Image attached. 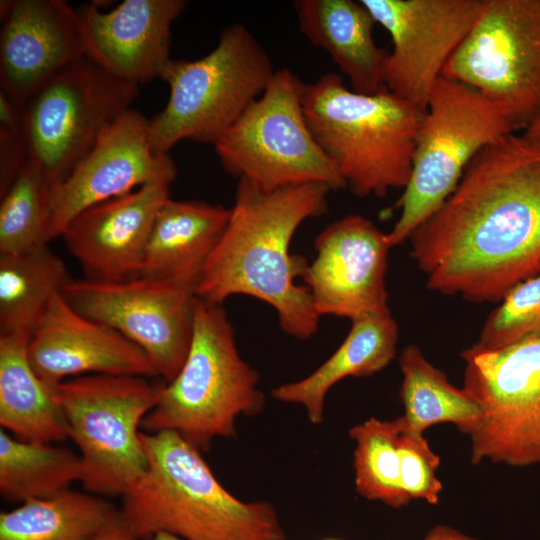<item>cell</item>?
Listing matches in <instances>:
<instances>
[{"mask_svg": "<svg viewBox=\"0 0 540 540\" xmlns=\"http://www.w3.org/2000/svg\"><path fill=\"white\" fill-rule=\"evenodd\" d=\"M60 294L73 309L141 348L166 382L176 377L192 341L193 290L135 276L111 282L71 279Z\"/></svg>", "mask_w": 540, "mask_h": 540, "instance_id": "cell-13", "label": "cell"}, {"mask_svg": "<svg viewBox=\"0 0 540 540\" xmlns=\"http://www.w3.org/2000/svg\"><path fill=\"white\" fill-rule=\"evenodd\" d=\"M259 375L240 355L222 304L196 297L188 355L174 379L162 386L146 415L145 432L174 431L206 450L216 438H234L242 415H256L265 398Z\"/></svg>", "mask_w": 540, "mask_h": 540, "instance_id": "cell-5", "label": "cell"}, {"mask_svg": "<svg viewBox=\"0 0 540 540\" xmlns=\"http://www.w3.org/2000/svg\"><path fill=\"white\" fill-rule=\"evenodd\" d=\"M28 341L0 335V425L22 441L62 442L68 439L64 415L28 360Z\"/></svg>", "mask_w": 540, "mask_h": 540, "instance_id": "cell-24", "label": "cell"}, {"mask_svg": "<svg viewBox=\"0 0 540 540\" xmlns=\"http://www.w3.org/2000/svg\"><path fill=\"white\" fill-rule=\"evenodd\" d=\"M533 147L540 149V119L524 130L521 135Z\"/></svg>", "mask_w": 540, "mask_h": 540, "instance_id": "cell-36", "label": "cell"}, {"mask_svg": "<svg viewBox=\"0 0 540 540\" xmlns=\"http://www.w3.org/2000/svg\"><path fill=\"white\" fill-rule=\"evenodd\" d=\"M138 93L82 57L19 105L28 159L51 185L63 180Z\"/></svg>", "mask_w": 540, "mask_h": 540, "instance_id": "cell-11", "label": "cell"}, {"mask_svg": "<svg viewBox=\"0 0 540 540\" xmlns=\"http://www.w3.org/2000/svg\"><path fill=\"white\" fill-rule=\"evenodd\" d=\"M231 208L167 200L156 214L138 276L194 291L200 272L229 222Z\"/></svg>", "mask_w": 540, "mask_h": 540, "instance_id": "cell-21", "label": "cell"}, {"mask_svg": "<svg viewBox=\"0 0 540 540\" xmlns=\"http://www.w3.org/2000/svg\"><path fill=\"white\" fill-rule=\"evenodd\" d=\"M488 316L475 350H496L540 338V271L512 287Z\"/></svg>", "mask_w": 540, "mask_h": 540, "instance_id": "cell-31", "label": "cell"}, {"mask_svg": "<svg viewBox=\"0 0 540 540\" xmlns=\"http://www.w3.org/2000/svg\"><path fill=\"white\" fill-rule=\"evenodd\" d=\"M409 239L430 290L501 301L540 271V149L515 133L483 148Z\"/></svg>", "mask_w": 540, "mask_h": 540, "instance_id": "cell-1", "label": "cell"}, {"mask_svg": "<svg viewBox=\"0 0 540 540\" xmlns=\"http://www.w3.org/2000/svg\"><path fill=\"white\" fill-rule=\"evenodd\" d=\"M107 500L68 490L0 513V540H93L118 519Z\"/></svg>", "mask_w": 540, "mask_h": 540, "instance_id": "cell-26", "label": "cell"}, {"mask_svg": "<svg viewBox=\"0 0 540 540\" xmlns=\"http://www.w3.org/2000/svg\"><path fill=\"white\" fill-rule=\"evenodd\" d=\"M51 184L28 159L0 197V254L47 245Z\"/></svg>", "mask_w": 540, "mask_h": 540, "instance_id": "cell-30", "label": "cell"}, {"mask_svg": "<svg viewBox=\"0 0 540 540\" xmlns=\"http://www.w3.org/2000/svg\"><path fill=\"white\" fill-rule=\"evenodd\" d=\"M307 124L347 188L358 197H384L409 182L426 110L384 89L349 90L336 73L304 84Z\"/></svg>", "mask_w": 540, "mask_h": 540, "instance_id": "cell-4", "label": "cell"}, {"mask_svg": "<svg viewBox=\"0 0 540 540\" xmlns=\"http://www.w3.org/2000/svg\"><path fill=\"white\" fill-rule=\"evenodd\" d=\"M149 540H184V539L174 536L172 534L161 532V533H157L153 535Z\"/></svg>", "mask_w": 540, "mask_h": 540, "instance_id": "cell-37", "label": "cell"}, {"mask_svg": "<svg viewBox=\"0 0 540 540\" xmlns=\"http://www.w3.org/2000/svg\"><path fill=\"white\" fill-rule=\"evenodd\" d=\"M442 76L499 106L516 131L540 119V0H486Z\"/></svg>", "mask_w": 540, "mask_h": 540, "instance_id": "cell-12", "label": "cell"}, {"mask_svg": "<svg viewBox=\"0 0 540 540\" xmlns=\"http://www.w3.org/2000/svg\"><path fill=\"white\" fill-rule=\"evenodd\" d=\"M402 428L401 417L394 420L371 417L349 430V436L355 443L353 466L357 493L365 499L396 509L411 501L400 479Z\"/></svg>", "mask_w": 540, "mask_h": 540, "instance_id": "cell-29", "label": "cell"}, {"mask_svg": "<svg viewBox=\"0 0 540 540\" xmlns=\"http://www.w3.org/2000/svg\"><path fill=\"white\" fill-rule=\"evenodd\" d=\"M326 540H336V539H326Z\"/></svg>", "mask_w": 540, "mask_h": 540, "instance_id": "cell-38", "label": "cell"}, {"mask_svg": "<svg viewBox=\"0 0 540 540\" xmlns=\"http://www.w3.org/2000/svg\"><path fill=\"white\" fill-rule=\"evenodd\" d=\"M294 7L302 34L330 55L354 92L376 94L386 89L389 53L375 44L376 21L361 1L297 0Z\"/></svg>", "mask_w": 540, "mask_h": 540, "instance_id": "cell-22", "label": "cell"}, {"mask_svg": "<svg viewBox=\"0 0 540 540\" xmlns=\"http://www.w3.org/2000/svg\"><path fill=\"white\" fill-rule=\"evenodd\" d=\"M391 247L387 233L361 215H348L321 231L316 257L302 277L318 315L354 321L390 312L385 276Z\"/></svg>", "mask_w": 540, "mask_h": 540, "instance_id": "cell-16", "label": "cell"}, {"mask_svg": "<svg viewBox=\"0 0 540 540\" xmlns=\"http://www.w3.org/2000/svg\"><path fill=\"white\" fill-rule=\"evenodd\" d=\"M516 131L507 114L476 89L441 76L420 125L412 172L387 233L391 246L409 239L452 194L472 159L486 146Z\"/></svg>", "mask_w": 540, "mask_h": 540, "instance_id": "cell-7", "label": "cell"}, {"mask_svg": "<svg viewBox=\"0 0 540 540\" xmlns=\"http://www.w3.org/2000/svg\"><path fill=\"white\" fill-rule=\"evenodd\" d=\"M275 71L271 59L241 24L224 28L215 48L196 60H170L161 78L170 93L149 119L153 152L168 154L178 142L215 145L259 98Z\"/></svg>", "mask_w": 540, "mask_h": 540, "instance_id": "cell-6", "label": "cell"}, {"mask_svg": "<svg viewBox=\"0 0 540 540\" xmlns=\"http://www.w3.org/2000/svg\"><path fill=\"white\" fill-rule=\"evenodd\" d=\"M176 174L172 158L151 149L149 119L129 109L63 180L51 185L48 241L61 237L83 210L149 183L171 184Z\"/></svg>", "mask_w": 540, "mask_h": 540, "instance_id": "cell-15", "label": "cell"}, {"mask_svg": "<svg viewBox=\"0 0 540 540\" xmlns=\"http://www.w3.org/2000/svg\"><path fill=\"white\" fill-rule=\"evenodd\" d=\"M93 540H133L121 516Z\"/></svg>", "mask_w": 540, "mask_h": 540, "instance_id": "cell-35", "label": "cell"}, {"mask_svg": "<svg viewBox=\"0 0 540 540\" xmlns=\"http://www.w3.org/2000/svg\"><path fill=\"white\" fill-rule=\"evenodd\" d=\"M28 360L51 389L70 377L89 374L151 377L148 355L116 330L73 309L56 295L27 344Z\"/></svg>", "mask_w": 540, "mask_h": 540, "instance_id": "cell-18", "label": "cell"}, {"mask_svg": "<svg viewBox=\"0 0 540 540\" xmlns=\"http://www.w3.org/2000/svg\"><path fill=\"white\" fill-rule=\"evenodd\" d=\"M422 540H480L466 535L448 525H437L429 530Z\"/></svg>", "mask_w": 540, "mask_h": 540, "instance_id": "cell-34", "label": "cell"}, {"mask_svg": "<svg viewBox=\"0 0 540 540\" xmlns=\"http://www.w3.org/2000/svg\"><path fill=\"white\" fill-rule=\"evenodd\" d=\"M184 0H125L103 12L95 1L75 8L84 53L109 74L139 86L162 76L171 60V25Z\"/></svg>", "mask_w": 540, "mask_h": 540, "instance_id": "cell-19", "label": "cell"}, {"mask_svg": "<svg viewBox=\"0 0 540 540\" xmlns=\"http://www.w3.org/2000/svg\"><path fill=\"white\" fill-rule=\"evenodd\" d=\"M463 389L480 416L458 427L472 464H540V338L496 350L465 349Z\"/></svg>", "mask_w": 540, "mask_h": 540, "instance_id": "cell-10", "label": "cell"}, {"mask_svg": "<svg viewBox=\"0 0 540 540\" xmlns=\"http://www.w3.org/2000/svg\"><path fill=\"white\" fill-rule=\"evenodd\" d=\"M399 455L401 485L410 500H424L430 505L438 504L443 485L436 476V471L441 459L431 449L423 433L410 431L403 425Z\"/></svg>", "mask_w": 540, "mask_h": 540, "instance_id": "cell-32", "label": "cell"}, {"mask_svg": "<svg viewBox=\"0 0 540 540\" xmlns=\"http://www.w3.org/2000/svg\"><path fill=\"white\" fill-rule=\"evenodd\" d=\"M486 0H361L391 36L385 87L426 110L453 53L480 17Z\"/></svg>", "mask_w": 540, "mask_h": 540, "instance_id": "cell-14", "label": "cell"}, {"mask_svg": "<svg viewBox=\"0 0 540 540\" xmlns=\"http://www.w3.org/2000/svg\"><path fill=\"white\" fill-rule=\"evenodd\" d=\"M328 186L309 183L262 190L239 179L229 222L205 262L195 296L222 304L233 295H248L270 305L279 326L297 339L313 336L319 326L310 292L296 282L308 262L291 254L299 226L326 213Z\"/></svg>", "mask_w": 540, "mask_h": 540, "instance_id": "cell-2", "label": "cell"}, {"mask_svg": "<svg viewBox=\"0 0 540 540\" xmlns=\"http://www.w3.org/2000/svg\"><path fill=\"white\" fill-rule=\"evenodd\" d=\"M161 388L147 377L109 374L78 376L53 388L68 438L79 450L80 482L88 492L122 497L145 473L140 427Z\"/></svg>", "mask_w": 540, "mask_h": 540, "instance_id": "cell-8", "label": "cell"}, {"mask_svg": "<svg viewBox=\"0 0 540 540\" xmlns=\"http://www.w3.org/2000/svg\"><path fill=\"white\" fill-rule=\"evenodd\" d=\"M303 86L288 68L275 71L262 95L214 145L228 174L266 191L309 183L347 188L307 124Z\"/></svg>", "mask_w": 540, "mask_h": 540, "instance_id": "cell-9", "label": "cell"}, {"mask_svg": "<svg viewBox=\"0 0 540 540\" xmlns=\"http://www.w3.org/2000/svg\"><path fill=\"white\" fill-rule=\"evenodd\" d=\"M170 184H146L76 215L61 237L86 279L121 281L138 276L154 219L170 199Z\"/></svg>", "mask_w": 540, "mask_h": 540, "instance_id": "cell-20", "label": "cell"}, {"mask_svg": "<svg viewBox=\"0 0 540 540\" xmlns=\"http://www.w3.org/2000/svg\"><path fill=\"white\" fill-rule=\"evenodd\" d=\"M399 366L403 375L399 391L404 406L401 418L406 429L424 433L441 423L458 428L480 416L481 410L472 397L451 384L418 346L411 344L402 350Z\"/></svg>", "mask_w": 540, "mask_h": 540, "instance_id": "cell-28", "label": "cell"}, {"mask_svg": "<svg viewBox=\"0 0 540 540\" xmlns=\"http://www.w3.org/2000/svg\"><path fill=\"white\" fill-rule=\"evenodd\" d=\"M145 473L122 496L133 540L168 533L184 540H285L267 501L246 502L217 480L197 447L174 431L145 432Z\"/></svg>", "mask_w": 540, "mask_h": 540, "instance_id": "cell-3", "label": "cell"}, {"mask_svg": "<svg viewBox=\"0 0 540 540\" xmlns=\"http://www.w3.org/2000/svg\"><path fill=\"white\" fill-rule=\"evenodd\" d=\"M0 15V91L18 105L85 56L75 8L65 1L4 0Z\"/></svg>", "mask_w": 540, "mask_h": 540, "instance_id": "cell-17", "label": "cell"}, {"mask_svg": "<svg viewBox=\"0 0 540 540\" xmlns=\"http://www.w3.org/2000/svg\"><path fill=\"white\" fill-rule=\"evenodd\" d=\"M28 160L20 106L0 91V197Z\"/></svg>", "mask_w": 540, "mask_h": 540, "instance_id": "cell-33", "label": "cell"}, {"mask_svg": "<svg viewBox=\"0 0 540 540\" xmlns=\"http://www.w3.org/2000/svg\"><path fill=\"white\" fill-rule=\"evenodd\" d=\"M79 454L53 443L22 441L0 431V494L24 503L55 497L81 481Z\"/></svg>", "mask_w": 540, "mask_h": 540, "instance_id": "cell-27", "label": "cell"}, {"mask_svg": "<svg viewBox=\"0 0 540 540\" xmlns=\"http://www.w3.org/2000/svg\"><path fill=\"white\" fill-rule=\"evenodd\" d=\"M71 280L47 245L0 254V335L31 336L51 300Z\"/></svg>", "mask_w": 540, "mask_h": 540, "instance_id": "cell-25", "label": "cell"}, {"mask_svg": "<svg viewBox=\"0 0 540 540\" xmlns=\"http://www.w3.org/2000/svg\"><path fill=\"white\" fill-rule=\"evenodd\" d=\"M398 325L391 312L352 321L348 335L337 350L315 371L272 390L280 402L300 405L312 424L324 418L329 390L347 377H364L384 369L395 357Z\"/></svg>", "mask_w": 540, "mask_h": 540, "instance_id": "cell-23", "label": "cell"}]
</instances>
